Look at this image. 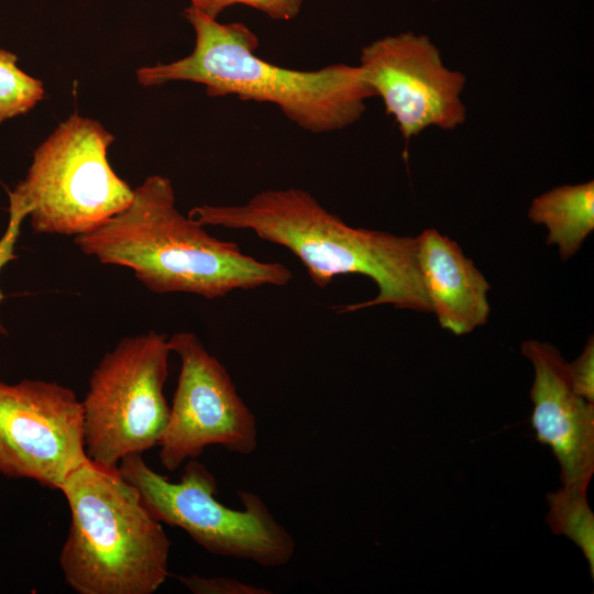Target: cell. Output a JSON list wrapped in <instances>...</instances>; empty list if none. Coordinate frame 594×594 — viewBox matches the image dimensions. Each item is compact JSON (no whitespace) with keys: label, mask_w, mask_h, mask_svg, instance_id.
<instances>
[{"label":"cell","mask_w":594,"mask_h":594,"mask_svg":"<svg viewBox=\"0 0 594 594\" xmlns=\"http://www.w3.org/2000/svg\"><path fill=\"white\" fill-rule=\"evenodd\" d=\"M133 191L127 208L96 230L75 237L84 254L132 270L156 294L216 299L238 289L292 280L284 264L246 255L235 242L212 237L206 226L180 213L167 177L151 175Z\"/></svg>","instance_id":"cell-1"},{"label":"cell","mask_w":594,"mask_h":594,"mask_svg":"<svg viewBox=\"0 0 594 594\" xmlns=\"http://www.w3.org/2000/svg\"><path fill=\"white\" fill-rule=\"evenodd\" d=\"M188 216L204 226L249 230L286 248L319 288L340 275L373 279L377 295L342 306L340 314L380 305L431 312L418 265L417 237L351 227L306 190H262L243 205H202L190 209Z\"/></svg>","instance_id":"cell-2"},{"label":"cell","mask_w":594,"mask_h":594,"mask_svg":"<svg viewBox=\"0 0 594 594\" xmlns=\"http://www.w3.org/2000/svg\"><path fill=\"white\" fill-rule=\"evenodd\" d=\"M184 16L196 35L193 52L168 64L139 68L140 85L190 81L202 85L210 97L273 103L289 121L315 134L354 124L374 97L359 65L333 64L317 70L282 67L255 54L258 37L245 24L220 23L191 6Z\"/></svg>","instance_id":"cell-3"},{"label":"cell","mask_w":594,"mask_h":594,"mask_svg":"<svg viewBox=\"0 0 594 594\" xmlns=\"http://www.w3.org/2000/svg\"><path fill=\"white\" fill-rule=\"evenodd\" d=\"M58 491L70 512L59 565L73 591L153 594L165 583L170 540L118 469L107 470L87 461Z\"/></svg>","instance_id":"cell-4"},{"label":"cell","mask_w":594,"mask_h":594,"mask_svg":"<svg viewBox=\"0 0 594 594\" xmlns=\"http://www.w3.org/2000/svg\"><path fill=\"white\" fill-rule=\"evenodd\" d=\"M113 140L100 122L72 114L34 151L25 178L9 194V208L29 217L37 233L96 230L134 195L108 161Z\"/></svg>","instance_id":"cell-5"},{"label":"cell","mask_w":594,"mask_h":594,"mask_svg":"<svg viewBox=\"0 0 594 594\" xmlns=\"http://www.w3.org/2000/svg\"><path fill=\"white\" fill-rule=\"evenodd\" d=\"M120 475L140 493L143 503L162 524L183 529L208 552L262 566L290 562L296 542L256 493L242 490V509H232L216 498L218 483L207 466L191 459L179 482H169L144 461L142 454L123 457Z\"/></svg>","instance_id":"cell-6"},{"label":"cell","mask_w":594,"mask_h":594,"mask_svg":"<svg viewBox=\"0 0 594 594\" xmlns=\"http://www.w3.org/2000/svg\"><path fill=\"white\" fill-rule=\"evenodd\" d=\"M168 338L151 330L121 339L89 377L81 400L86 455L117 470L121 459L158 446L169 417L164 395Z\"/></svg>","instance_id":"cell-7"},{"label":"cell","mask_w":594,"mask_h":594,"mask_svg":"<svg viewBox=\"0 0 594 594\" xmlns=\"http://www.w3.org/2000/svg\"><path fill=\"white\" fill-rule=\"evenodd\" d=\"M168 344L179 358L180 370L157 446L162 465L176 471L215 444L239 454L253 453L258 442L256 418L223 364L194 332H176Z\"/></svg>","instance_id":"cell-8"},{"label":"cell","mask_w":594,"mask_h":594,"mask_svg":"<svg viewBox=\"0 0 594 594\" xmlns=\"http://www.w3.org/2000/svg\"><path fill=\"white\" fill-rule=\"evenodd\" d=\"M89 461L84 446L82 406L57 382L0 381V474L59 490Z\"/></svg>","instance_id":"cell-9"},{"label":"cell","mask_w":594,"mask_h":594,"mask_svg":"<svg viewBox=\"0 0 594 594\" xmlns=\"http://www.w3.org/2000/svg\"><path fill=\"white\" fill-rule=\"evenodd\" d=\"M359 67L404 139L430 127L454 130L464 123L466 77L444 65L427 36L406 32L373 41L361 50Z\"/></svg>","instance_id":"cell-10"},{"label":"cell","mask_w":594,"mask_h":594,"mask_svg":"<svg viewBox=\"0 0 594 594\" xmlns=\"http://www.w3.org/2000/svg\"><path fill=\"white\" fill-rule=\"evenodd\" d=\"M521 353L535 370L530 399L537 441L557 458L562 485L587 491L594 474V403L574 392L569 363L557 348L528 340Z\"/></svg>","instance_id":"cell-11"},{"label":"cell","mask_w":594,"mask_h":594,"mask_svg":"<svg viewBox=\"0 0 594 594\" xmlns=\"http://www.w3.org/2000/svg\"><path fill=\"white\" fill-rule=\"evenodd\" d=\"M417 241L422 285L440 327L461 336L485 324L491 285L473 261L436 229H426Z\"/></svg>","instance_id":"cell-12"},{"label":"cell","mask_w":594,"mask_h":594,"mask_svg":"<svg viewBox=\"0 0 594 594\" xmlns=\"http://www.w3.org/2000/svg\"><path fill=\"white\" fill-rule=\"evenodd\" d=\"M528 218L547 227V244H557L561 260H569L594 229V182L541 194L531 201Z\"/></svg>","instance_id":"cell-13"},{"label":"cell","mask_w":594,"mask_h":594,"mask_svg":"<svg viewBox=\"0 0 594 594\" xmlns=\"http://www.w3.org/2000/svg\"><path fill=\"white\" fill-rule=\"evenodd\" d=\"M549 506L546 522L556 535H562L580 548L594 579V514L587 491L563 485L546 496Z\"/></svg>","instance_id":"cell-14"},{"label":"cell","mask_w":594,"mask_h":594,"mask_svg":"<svg viewBox=\"0 0 594 594\" xmlns=\"http://www.w3.org/2000/svg\"><path fill=\"white\" fill-rule=\"evenodd\" d=\"M16 62V55L0 48V123L29 112L44 97L43 82Z\"/></svg>","instance_id":"cell-15"},{"label":"cell","mask_w":594,"mask_h":594,"mask_svg":"<svg viewBox=\"0 0 594 594\" xmlns=\"http://www.w3.org/2000/svg\"><path fill=\"white\" fill-rule=\"evenodd\" d=\"M190 3L191 7L212 19H218L231 6L243 4L273 20L289 21L299 14L304 0H190Z\"/></svg>","instance_id":"cell-16"},{"label":"cell","mask_w":594,"mask_h":594,"mask_svg":"<svg viewBox=\"0 0 594 594\" xmlns=\"http://www.w3.org/2000/svg\"><path fill=\"white\" fill-rule=\"evenodd\" d=\"M179 582L194 594H270V590L237 579L197 574L179 576Z\"/></svg>","instance_id":"cell-17"},{"label":"cell","mask_w":594,"mask_h":594,"mask_svg":"<svg viewBox=\"0 0 594 594\" xmlns=\"http://www.w3.org/2000/svg\"><path fill=\"white\" fill-rule=\"evenodd\" d=\"M569 374L574 392L594 403V340L591 336L580 356L569 363Z\"/></svg>","instance_id":"cell-18"},{"label":"cell","mask_w":594,"mask_h":594,"mask_svg":"<svg viewBox=\"0 0 594 594\" xmlns=\"http://www.w3.org/2000/svg\"><path fill=\"white\" fill-rule=\"evenodd\" d=\"M9 223L4 234L0 239V271L16 256L14 254L15 243L20 235L21 223L25 219V216L18 210L9 209ZM4 295L0 289V302L3 300ZM0 332L6 333V329L0 320Z\"/></svg>","instance_id":"cell-19"}]
</instances>
